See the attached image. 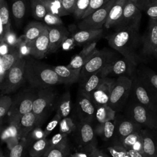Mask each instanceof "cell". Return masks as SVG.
<instances>
[{
  "mask_svg": "<svg viewBox=\"0 0 157 157\" xmlns=\"http://www.w3.org/2000/svg\"><path fill=\"white\" fill-rule=\"evenodd\" d=\"M141 38L139 30L131 29L114 32L107 37V40L112 48L137 66L144 61L137 53L141 47Z\"/></svg>",
  "mask_w": 157,
  "mask_h": 157,
  "instance_id": "6da1fadb",
  "label": "cell"
},
{
  "mask_svg": "<svg viewBox=\"0 0 157 157\" xmlns=\"http://www.w3.org/2000/svg\"><path fill=\"white\" fill-rule=\"evenodd\" d=\"M25 79L31 86L44 88L62 84L52 66L41 63L32 58H26Z\"/></svg>",
  "mask_w": 157,
  "mask_h": 157,
  "instance_id": "7a4b0ae2",
  "label": "cell"
},
{
  "mask_svg": "<svg viewBox=\"0 0 157 157\" xmlns=\"http://www.w3.org/2000/svg\"><path fill=\"white\" fill-rule=\"evenodd\" d=\"M132 79L131 98L157 113V91L137 72Z\"/></svg>",
  "mask_w": 157,
  "mask_h": 157,
  "instance_id": "3957f363",
  "label": "cell"
},
{
  "mask_svg": "<svg viewBox=\"0 0 157 157\" xmlns=\"http://www.w3.org/2000/svg\"><path fill=\"white\" fill-rule=\"evenodd\" d=\"M125 115L143 128H157V113L132 98L125 108Z\"/></svg>",
  "mask_w": 157,
  "mask_h": 157,
  "instance_id": "277c9868",
  "label": "cell"
},
{
  "mask_svg": "<svg viewBox=\"0 0 157 157\" xmlns=\"http://www.w3.org/2000/svg\"><path fill=\"white\" fill-rule=\"evenodd\" d=\"M118 58L117 54L110 50H98L82 68L78 81L81 82L92 74L98 73Z\"/></svg>",
  "mask_w": 157,
  "mask_h": 157,
  "instance_id": "5b68a950",
  "label": "cell"
},
{
  "mask_svg": "<svg viewBox=\"0 0 157 157\" xmlns=\"http://www.w3.org/2000/svg\"><path fill=\"white\" fill-rule=\"evenodd\" d=\"M132 79L128 76H120L113 80L108 105L115 112L120 110L130 96Z\"/></svg>",
  "mask_w": 157,
  "mask_h": 157,
  "instance_id": "8992f818",
  "label": "cell"
},
{
  "mask_svg": "<svg viewBox=\"0 0 157 157\" xmlns=\"http://www.w3.org/2000/svg\"><path fill=\"white\" fill-rule=\"evenodd\" d=\"M36 93L31 89L18 93L13 100L10 109L7 114V121L17 122L21 117L33 110V105Z\"/></svg>",
  "mask_w": 157,
  "mask_h": 157,
  "instance_id": "52a82bcc",
  "label": "cell"
},
{
  "mask_svg": "<svg viewBox=\"0 0 157 157\" xmlns=\"http://www.w3.org/2000/svg\"><path fill=\"white\" fill-rule=\"evenodd\" d=\"M26 58H20L7 73L3 80L0 82L2 94H7L18 90L25 78Z\"/></svg>",
  "mask_w": 157,
  "mask_h": 157,
  "instance_id": "ba28073f",
  "label": "cell"
},
{
  "mask_svg": "<svg viewBox=\"0 0 157 157\" xmlns=\"http://www.w3.org/2000/svg\"><path fill=\"white\" fill-rule=\"evenodd\" d=\"M56 97L52 86L39 88L37 91L33 105V112L36 115L38 126L51 109Z\"/></svg>",
  "mask_w": 157,
  "mask_h": 157,
  "instance_id": "9c48e42d",
  "label": "cell"
},
{
  "mask_svg": "<svg viewBox=\"0 0 157 157\" xmlns=\"http://www.w3.org/2000/svg\"><path fill=\"white\" fill-rule=\"evenodd\" d=\"M137 7L127 1L122 16L113 26L115 32L126 29L139 30L142 13Z\"/></svg>",
  "mask_w": 157,
  "mask_h": 157,
  "instance_id": "30bf717a",
  "label": "cell"
},
{
  "mask_svg": "<svg viewBox=\"0 0 157 157\" xmlns=\"http://www.w3.org/2000/svg\"><path fill=\"white\" fill-rule=\"evenodd\" d=\"M140 56L157 59V19L149 18L145 32L141 38Z\"/></svg>",
  "mask_w": 157,
  "mask_h": 157,
  "instance_id": "8fae6325",
  "label": "cell"
},
{
  "mask_svg": "<svg viewBox=\"0 0 157 157\" xmlns=\"http://www.w3.org/2000/svg\"><path fill=\"white\" fill-rule=\"evenodd\" d=\"M115 1L110 0L101 8L82 19L78 24V28L80 29H99L102 28Z\"/></svg>",
  "mask_w": 157,
  "mask_h": 157,
  "instance_id": "7c38bea8",
  "label": "cell"
},
{
  "mask_svg": "<svg viewBox=\"0 0 157 157\" xmlns=\"http://www.w3.org/2000/svg\"><path fill=\"white\" fill-rule=\"evenodd\" d=\"M136 66L123 57L121 59L118 58L115 59L98 72V73L102 78H105L109 75L118 77L124 75L132 78L136 72Z\"/></svg>",
  "mask_w": 157,
  "mask_h": 157,
  "instance_id": "4fadbf2b",
  "label": "cell"
},
{
  "mask_svg": "<svg viewBox=\"0 0 157 157\" xmlns=\"http://www.w3.org/2000/svg\"><path fill=\"white\" fill-rule=\"evenodd\" d=\"M77 112L80 121L91 122L95 118L96 107L90 96L78 90L77 101Z\"/></svg>",
  "mask_w": 157,
  "mask_h": 157,
  "instance_id": "5bb4252c",
  "label": "cell"
},
{
  "mask_svg": "<svg viewBox=\"0 0 157 157\" xmlns=\"http://www.w3.org/2000/svg\"><path fill=\"white\" fill-rule=\"evenodd\" d=\"M78 140L83 147V151H87L91 147L96 145L95 132L90 122L80 121L75 130Z\"/></svg>",
  "mask_w": 157,
  "mask_h": 157,
  "instance_id": "9a60e30c",
  "label": "cell"
},
{
  "mask_svg": "<svg viewBox=\"0 0 157 157\" xmlns=\"http://www.w3.org/2000/svg\"><path fill=\"white\" fill-rule=\"evenodd\" d=\"M50 45L47 26L40 35L29 43L30 55L37 59L44 58L48 53Z\"/></svg>",
  "mask_w": 157,
  "mask_h": 157,
  "instance_id": "2e32d148",
  "label": "cell"
},
{
  "mask_svg": "<svg viewBox=\"0 0 157 157\" xmlns=\"http://www.w3.org/2000/svg\"><path fill=\"white\" fill-rule=\"evenodd\" d=\"M115 134L117 141L120 142L123 138L134 132L140 131L143 127L128 117H120L115 119Z\"/></svg>",
  "mask_w": 157,
  "mask_h": 157,
  "instance_id": "e0dca14e",
  "label": "cell"
},
{
  "mask_svg": "<svg viewBox=\"0 0 157 157\" xmlns=\"http://www.w3.org/2000/svg\"><path fill=\"white\" fill-rule=\"evenodd\" d=\"M140 134L143 140V154L146 157L157 156V128H142Z\"/></svg>",
  "mask_w": 157,
  "mask_h": 157,
  "instance_id": "ac0fdd59",
  "label": "cell"
},
{
  "mask_svg": "<svg viewBox=\"0 0 157 157\" xmlns=\"http://www.w3.org/2000/svg\"><path fill=\"white\" fill-rule=\"evenodd\" d=\"M113 81V79L104 78L97 88L91 94L90 97L96 107L108 104Z\"/></svg>",
  "mask_w": 157,
  "mask_h": 157,
  "instance_id": "d6986e66",
  "label": "cell"
},
{
  "mask_svg": "<svg viewBox=\"0 0 157 157\" xmlns=\"http://www.w3.org/2000/svg\"><path fill=\"white\" fill-rule=\"evenodd\" d=\"M96 40H94L86 44L80 52L72 59L67 66L74 70L81 71L83 66L98 50L96 47Z\"/></svg>",
  "mask_w": 157,
  "mask_h": 157,
  "instance_id": "ffe728a7",
  "label": "cell"
},
{
  "mask_svg": "<svg viewBox=\"0 0 157 157\" xmlns=\"http://www.w3.org/2000/svg\"><path fill=\"white\" fill-rule=\"evenodd\" d=\"M49 36V50L48 53L55 52L63 44L67 38L69 32L63 25L56 26H48Z\"/></svg>",
  "mask_w": 157,
  "mask_h": 157,
  "instance_id": "44dd1931",
  "label": "cell"
},
{
  "mask_svg": "<svg viewBox=\"0 0 157 157\" xmlns=\"http://www.w3.org/2000/svg\"><path fill=\"white\" fill-rule=\"evenodd\" d=\"M17 123L20 140L26 139L29 132L36 126H39L37 117L33 111L21 117Z\"/></svg>",
  "mask_w": 157,
  "mask_h": 157,
  "instance_id": "7402d4cb",
  "label": "cell"
},
{
  "mask_svg": "<svg viewBox=\"0 0 157 157\" xmlns=\"http://www.w3.org/2000/svg\"><path fill=\"white\" fill-rule=\"evenodd\" d=\"M21 57L16 47H12L8 53L0 56V82L3 80L11 67Z\"/></svg>",
  "mask_w": 157,
  "mask_h": 157,
  "instance_id": "603a6c76",
  "label": "cell"
},
{
  "mask_svg": "<svg viewBox=\"0 0 157 157\" xmlns=\"http://www.w3.org/2000/svg\"><path fill=\"white\" fill-rule=\"evenodd\" d=\"M103 34V29H80L74 33L72 38L76 45L87 44L99 39Z\"/></svg>",
  "mask_w": 157,
  "mask_h": 157,
  "instance_id": "cb8c5ba5",
  "label": "cell"
},
{
  "mask_svg": "<svg viewBox=\"0 0 157 157\" xmlns=\"http://www.w3.org/2000/svg\"><path fill=\"white\" fill-rule=\"evenodd\" d=\"M53 70L58 75L63 84H72L79 80L80 71L71 69L67 66H52Z\"/></svg>",
  "mask_w": 157,
  "mask_h": 157,
  "instance_id": "d4e9b609",
  "label": "cell"
},
{
  "mask_svg": "<svg viewBox=\"0 0 157 157\" xmlns=\"http://www.w3.org/2000/svg\"><path fill=\"white\" fill-rule=\"evenodd\" d=\"M128 0H116L112 7L107 21L104 26L107 29L113 27V26L119 20L123 15L125 5Z\"/></svg>",
  "mask_w": 157,
  "mask_h": 157,
  "instance_id": "484cf974",
  "label": "cell"
},
{
  "mask_svg": "<svg viewBox=\"0 0 157 157\" xmlns=\"http://www.w3.org/2000/svg\"><path fill=\"white\" fill-rule=\"evenodd\" d=\"M46 26V25H44L40 22H30L25 27L24 34L22 36L26 42L30 43L40 35V34L45 29Z\"/></svg>",
  "mask_w": 157,
  "mask_h": 157,
  "instance_id": "4316f807",
  "label": "cell"
},
{
  "mask_svg": "<svg viewBox=\"0 0 157 157\" xmlns=\"http://www.w3.org/2000/svg\"><path fill=\"white\" fill-rule=\"evenodd\" d=\"M104 78L98 72L92 74L83 81L80 82V88L78 90L90 96L100 85Z\"/></svg>",
  "mask_w": 157,
  "mask_h": 157,
  "instance_id": "83f0119b",
  "label": "cell"
},
{
  "mask_svg": "<svg viewBox=\"0 0 157 157\" xmlns=\"http://www.w3.org/2000/svg\"><path fill=\"white\" fill-rule=\"evenodd\" d=\"M71 110V99L69 90H66L59 98L56 104V113L61 118L69 115Z\"/></svg>",
  "mask_w": 157,
  "mask_h": 157,
  "instance_id": "f1b7e54d",
  "label": "cell"
},
{
  "mask_svg": "<svg viewBox=\"0 0 157 157\" xmlns=\"http://www.w3.org/2000/svg\"><path fill=\"white\" fill-rule=\"evenodd\" d=\"M50 148V139L46 137L33 142L29 150L30 157H40L46 153Z\"/></svg>",
  "mask_w": 157,
  "mask_h": 157,
  "instance_id": "f546056e",
  "label": "cell"
},
{
  "mask_svg": "<svg viewBox=\"0 0 157 157\" xmlns=\"http://www.w3.org/2000/svg\"><path fill=\"white\" fill-rule=\"evenodd\" d=\"M114 120L99 123L94 129L96 135H98L104 140L110 139L115 134V124Z\"/></svg>",
  "mask_w": 157,
  "mask_h": 157,
  "instance_id": "4dcf8cb0",
  "label": "cell"
},
{
  "mask_svg": "<svg viewBox=\"0 0 157 157\" xmlns=\"http://www.w3.org/2000/svg\"><path fill=\"white\" fill-rule=\"evenodd\" d=\"M115 111L108 105H102L96 107L95 118L99 123L115 119Z\"/></svg>",
  "mask_w": 157,
  "mask_h": 157,
  "instance_id": "1f68e13d",
  "label": "cell"
},
{
  "mask_svg": "<svg viewBox=\"0 0 157 157\" xmlns=\"http://www.w3.org/2000/svg\"><path fill=\"white\" fill-rule=\"evenodd\" d=\"M26 0H12V13L17 25L20 24L26 14Z\"/></svg>",
  "mask_w": 157,
  "mask_h": 157,
  "instance_id": "d6a6232c",
  "label": "cell"
},
{
  "mask_svg": "<svg viewBox=\"0 0 157 157\" xmlns=\"http://www.w3.org/2000/svg\"><path fill=\"white\" fill-rule=\"evenodd\" d=\"M8 123L7 126L1 129V139L3 142H6L13 138L20 139L17 123L16 122H9Z\"/></svg>",
  "mask_w": 157,
  "mask_h": 157,
  "instance_id": "836d02e7",
  "label": "cell"
},
{
  "mask_svg": "<svg viewBox=\"0 0 157 157\" xmlns=\"http://www.w3.org/2000/svg\"><path fill=\"white\" fill-rule=\"evenodd\" d=\"M47 12L55 13L59 17L69 15L62 6V0H42Z\"/></svg>",
  "mask_w": 157,
  "mask_h": 157,
  "instance_id": "e575fe53",
  "label": "cell"
},
{
  "mask_svg": "<svg viewBox=\"0 0 157 157\" xmlns=\"http://www.w3.org/2000/svg\"><path fill=\"white\" fill-rule=\"evenodd\" d=\"M0 22L2 23L6 33L11 30L9 11L6 0H0Z\"/></svg>",
  "mask_w": 157,
  "mask_h": 157,
  "instance_id": "d590c367",
  "label": "cell"
},
{
  "mask_svg": "<svg viewBox=\"0 0 157 157\" xmlns=\"http://www.w3.org/2000/svg\"><path fill=\"white\" fill-rule=\"evenodd\" d=\"M33 15L37 20H43L47 10L42 0H30Z\"/></svg>",
  "mask_w": 157,
  "mask_h": 157,
  "instance_id": "8d00e7d4",
  "label": "cell"
},
{
  "mask_svg": "<svg viewBox=\"0 0 157 157\" xmlns=\"http://www.w3.org/2000/svg\"><path fill=\"white\" fill-rule=\"evenodd\" d=\"M69 151V144L53 147L50 148L43 155V157H66Z\"/></svg>",
  "mask_w": 157,
  "mask_h": 157,
  "instance_id": "74e56055",
  "label": "cell"
},
{
  "mask_svg": "<svg viewBox=\"0 0 157 157\" xmlns=\"http://www.w3.org/2000/svg\"><path fill=\"white\" fill-rule=\"evenodd\" d=\"M13 99L7 94H2L0 98V122L2 124L4 118L7 115L11 108Z\"/></svg>",
  "mask_w": 157,
  "mask_h": 157,
  "instance_id": "f35d334b",
  "label": "cell"
},
{
  "mask_svg": "<svg viewBox=\"0 0 157 157\" xmlns=\"http://www.w3.org/2000/svg\"><path fill=\"white\" fill-rule=\"evenodd\" d=\"M137 72L142 76L157 91V74L146 67H143Z\"/></svg>",
  "mask_w": 157,
  "mask_h": 157,
  "instance_id": "ab89813d",
  "label": "cell"
},
{
  "mask_svg": "<svg viewBox=\"0 0 157 157\" xmlns=\"http://www.w3.org/2000/svg\"><path fill=\"white\" fill-rule=\"evenodd\" d=\"M77 125L74 120L69 117L63 118L61 120L59 124V130L60 132L69 134L73 131H75Z\"/></svg>",
  "mask_w": 157,
  "mask_h": 157,
  "instance_id": "60d3db41",
  "label": "cell"
},
{
  "mask_svg": "<svg viewBox=\"0 0 157 157\" xmlns=\"http://www.w3.org/2000/svg\"><path fill=\"white\" fill-rule=\"evenodd\" d=\"M107 150L112 157H126L128 156V150L119 142L109 147Z\"/></svg>",
  "mask_w": 157,
  "mask_h": 157,
  "instance_id": "b9f144b4",
  "label": "cell"
},
{
  "mask_svg": "<svg viewBox=\"0 0 157 157\" xmlns=\"http://www.w3.org/2000/svg\"><path fill=\"white\" fill-rule=\"evenodd\" d=\"M140 131L134 132L123 138L119 142H120L127 150L132 149L134 145L140 138Z\"/></svg>",
  "mask_w": 157,
  "mask_h": 157,
  "instance_id": "7bdbcfd3",
  "label": "cell"
},
{
  "mask_svg": "<svg viewBox=\"0 0 157 157\" xmlns=\"http://www.w3.org/2000/svg\"><path fill=\"white\" fill-rule=\"evenodd\" d=\"M90 0H77L73 13L75 17L81 20L88 8Z\"/></svg>",
  "mask_w": 157,
  "mask_h": 157,
  "instance_id": "ee69618b",
  "label": "cell"
},
{
  "mask_svg": "<svg viewBox=\"0 0 157 157\" xmlns=\"http://www.w3.org/2000/svg\"><path fill=\"white\" fill-rule=\"evenodd\" d=\"M27 144V139H21L20 142L10 150L9 157H23Z\"/></svg>",
  "mask_w": 157,
  "mask_h": 157,
  "instance_id": "f6af8a7d",
  "label": "cell"
},
{
  "mask_svg": "<svg viewBox=\"0 0 157 157\" xmlns=\"http://www.w3.org/2000/svg\"><path fill=\"white\" fill-rule=\"evenodd\" d=\"M43 20L48 26H61L63 24V22L59 15L49 12H47Z\"/></svg>",
  "mask_w": 157,
  "mask_h": 157,
  "instance_id": "bcb514c9",
  "label": "cell"
},
{
  "mask_svg": "<svg viewBox=\"0 0 157 157\" xmlns=\"http://www.w3.org/2000/svg\"><path fill=\"white\" fill-rule=\"evenodd\" d=\"M68 144L67 134L58 132L50 139V148Z\"/></svg>",
  "mask_w": 157,
  "mask_h": 157,
  "instance_id": "7dc6e473",
  "label": "cell"
},
{
  "mask_svg": "<svg viewBox=\"0 0 157 157\" xmlns=\"http://www.w3.org/2000/svg\"><path fill=\"white\" fill-rule=\"evenodd\" d=\"M109 1L110 0H90L88 8L86 10V11L85 12V13L83 15L82 19L86 17L87 16H88L89 15L92 13L93 12L99 9V8H101L102 6H103L104 4H105Z\"/></svg>",
  "mask_w": 157,
  "mask_h": 157,
  "instance_id": "c3c4849f",
  "label": "cell"
},
{
  "mask_svg": "<svg viewBox=\"0 0 157 157\" xmlns=\"http://www.w3.org/2000/svg\"><path fill=\"white\" fill-rule=\"evenodd\" d=\"M61 117L59 116V115L57 113H56L55 115L53 117V118L49 121V123L47 124L45 128L44 129V132L45 137L48 136L52 131L56 128V126L59 124V122L61 120Z\"/></svg>",
  "mask_w": 157,
  "mask_h": 157,
  "instance_id": "681fc988",
  "label": "cell"
},
{
  "mask_svg": "<svg viewBox=\"0 0 157 157\" xmlns=\"http://www.w3.org/2000/svg\"><path fill=\"white\" fill-rule=\"evenodd\" d=\"M21 39H18V42L16 47L18 49L21 56L25 57V56L30 55V47L29 43L26 42L23 36H21Z\"/></svg>",
  "mask_w": 157,
  "mask_h": 157,
  "instance_id": "f907efd6",
  "label": "cell"
},
{
  "mask_svg": "<svg viewBox=\"0 0 157 157\" xmlns=\"http://www.w3.org/2000/svg\"><path fill=\"white\" fill-rule=\"evenodd\" d=\"M28 137L33 142H34V141H36V140H40V139L46 137L45 136L44 130H43L39 126H36L34 129H33L29 132Z\"/></svg>",
  "mask_w": 157,
  "mask_h": 157,
  "instance_id": "816d5d0a",
  "label": "cell"
},
{
  "mask_svg": "<svg viewBox=\"0 0 157 157\" xmlns=\"http://www.w3.org/2000/svg\"><path fill=\"white\" fill-rule=\"evenodd\" d=\"M151 19H157V0L151 1V3L145 11Z\"/></svg>",
  "mask_w": 157,
  "mask_h": 157,
  "instance_id": "f5cc1de1",
  "label": "cell"
},
{
  "mask_svg": "<svg viewBox=\"0 0 157 157\" xmlns=\"http://www.w3.org/2000/svg\"><path fill=\"white\" fill-rule=\"evenodd\" d=\"M4 41H5L10 47H17L18 39L17 37L16 34L10 30L8 33H6L4 37Z\"/></svg>",
  "mask_w": 157,
  "mask_h": 157,
  "instance_id": "db71d44e",
  "label": "cell"
},
{
  "mask_svg": "<svg viewBox=\"0 0 157 157\" xmlns=\"http://www.w3.org/2000/svg\"><path fill=\"white\" fill-rule=\"evenodd\" d=\"M77 0H62V6L64 10L68 13H73Z\"/></svg>",
  "mask_w": 157,
  "mask_h": 157,
  "instance_id": "11a10c76",
  "label": "cell"
},
{
  "mask_svg": "<svg viewBox=\"0 0 157 157\" xmlns=\"http://www.w3.org/2000/svg\"><path fill=\"white\" fill-rule=\"evenodd\" d=\"M86 153L88 154L89 157H109L103 151L99 150L96 145L91 147Z\"/></svg>",
  "mask_w": 157,
  "mask_h": 157,
  "instance_id": "9f6ffc18",
  "label": "cell"
},
{
  "mask_svg": "<svg viewBox=\"0 0 157 157\" xmlns=\"http://www.w3.org/2000/svg\"><path fill=\"white\" fill-rule=\"evenodd\" d=\"M137 7L140 11H145L151 3V0H128Z\"/></svg>",
  "mask_w": 157,
  "mask_h": 157,
  "instance_id": "6f0895ef",
  "label": "cell"
},
{
  "mask_svg": "<svg viewBox=\"0 0 157 157\" xmlns=\"http://www.w3.org/2000/svg\"><path fill=\"white\" fill-rule=\"evenodd\" d=\"M0 56L8 53L12 47L9 45L5 41L0 42Z\"/></svg>",
  "mask_w": 157,
  "mask_h": 157,
  "instance_id": "680465c9",
  "label": "cell"
},
{
  "mask_svg": "<svg viewBox=\"0 0 157 157\" xmlns=\"http://www.w3.org/2000/svg\"><path fill=\"white\" fill-rule=\"evenodd\" d=\"M132 149L143 153V140H142V136L137 141V142L134 145Z\"/></svg>",
  "mask_w": 157,
  "mask_h": 157,
  "instance_id": "91938a15",
  "label": "cell"
},
{
  "mask_svg": "<svg viewBox=\"0 0 157 157\" xmlns=\"http://www.w3.org/2000/svg\"><path fill=\"white\" fill-rule=\"evenodd\" d=\"M128 153L129 157H146L143 153L136 151L133 149L128 150Z\"/></svg>",
  "mask_w": 157,
  "mask_h": 157,
  "instance_id": "94428289",
  "label": "cell"
},
{
  "mask_svg": "<svg viewBox=\"0 0 157 157\" xmlns=\"http://www.w3.org/2000/svg\"><path fill=\"white\" fill-rule=\"evenodd\" d=\"M71 157H89L88 154L84 151V152H77L72 154Z\"/></svg>",
  "mask_w": 157,
  "mask_h": 157,
  "instance_id": "6125c7cd",
  "label": "cell"
},
{
  "mask_svg": "<svg viewBox=\"0 0 157 157\" xmlns=\"http://www.w3.org/2000/svg\"><path fill=\"white\" fill-rule=\"evenodd\" d=\"M0 157H5V156L4 155L2 150H1V152H0Z\"/></svg>",
  "mask_w": 157,
  "mask_h": 157,
  "instance_id": "be15d7a7",
  "label": "cell"
},
{
  "mask_svg": "<svg viewBox=\"0 0 157 157\" xmlns=\"http://www.w3.org/2000/svg\"><path fill=\"white\" fill-rule=\"evenodd\" d=\"M154 157H157V156H154Z\"/></svg>",
  "mask_w": 157,
  "mask_h": 157,
  "instance_id": "e7e4bbea",
  "label": "cell"
},
{
  "mask_svg": "<svg viewBox=\"0 0 157 157\" xmlns=\"http://www.w3.org/2000/svg\"><path fill=\"white\" fill-rule=\"evenodd\" d=\"M151 1H152V0H151Z\"/></svg>",
  "mask_w": 157,
  "mask_h": 157,
  "instance_id": "03108f58",
  "label": "cell"
}]
</instances>
